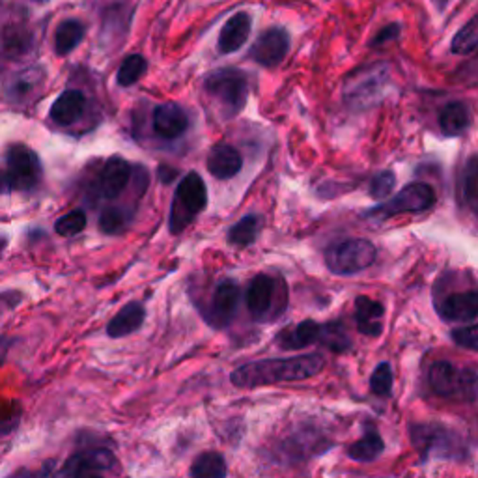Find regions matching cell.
<instances>
[{
    "mask_svg": "<svg viewBox=\"0 0 478 478\" xmlns=\"http://www.w3.org/2000/svg\"><path fill=\"white\" fill-rule=\"evenodd\" d=\"M323 366L325 361L318 354L295 355L288 359H262L237 366L230 374V381L237 388L305 381L318 376Z\"/></svg>",
    "mask_w": 478,
    "mask_h": 478,
    "instance_id": "6da1fadb",
    "label": "cell"
},
{
    "mask_svg": "<svg viewBox=\"0 0 478 478\" xmlns=\"http://www.w3.org/2000/svg\"><path fill=\"white\" fill-rule=\"evenodd\" d=\"M208 206V187L199 172H187L180 180L168 215V230L180 235Z\"/></svg>",
    "mask_w": 478,
    "mask_h": 478,
    "instance_id": "7a4b0ae2",
    "label": "cell"
},
{
    "mask_svg": "<svg viewBox=\"0 0 478 478\" xmlns=\"http://www.w3.org/2000/svg\"><path fill=\"white\" fill-rule=\"evenodd\" d=\"M204 90L219 108L225 120L235 118L243 111L249 99V79L243 72L225 68L206 77Z\"/></svg>",
    "mask_w": 478,
    "mask_h": 478,
    "instance_id": "3957f363",
    "label": "cell"
},
{
    "mask_svg": "<svg viewBox=\"0 0 478 478\" xmlns=\"http://www.w3.org/2000/svg\"><path fill=\"white\" fill-rule=\"evenodd\" d=\"M428 383L438 397L454 402H473L478 395V376L447 361L430 366Z\"/></svg>",
    "mask_w": 478,
    "mask_h": 478,
    "instance_id": "277c9868",
    "label": "cell"
},
{
    "mask_svg": "<svg viewBox=\"0 0 478 478\" xmlns=\"http://www.w3.org/2000/svg\"><path fill=\"white\" fill-rule=\"evenodd\" d=\"M4 189L32 192L43 180V166L36 151L25 144H12L4 156Z\"/></svg>",
    "mask_w": 478,
    "mask_h": 478,
    "instance_id": "5b68a950",
    "label": "cell"
},
{
    "mask_svg": "<svg viewBox=\"0 0 478 478\" xmlns=\"http://www.w3.org/2000/svg\"><path fill=\"white\" fill-rule=\"evenodd\" d=\"M378 249L368 239H347L328 249L325 266L338 277H352L371 268L376 262Z\"/></svg>",
    "mask_w": 478,
    "mask_h": 478,
    "instance_id": "8992f818",
    "label": "cell"
},
{
    "mask_svg": "<svg viewBox=\"0 0 478 478\" xmlns=\"http://www.w3.org/2000/svg\"><path fill=\"white\" fill-rule=\"evenodd\" d=\"M436 204V192L428 184H409L400 192H397L393 199L387 202L374 206L364 211V217L372 219H388V217L402 215V213H423L433 208Z\"/></svg>",
    "mask_w": 478,
    "mask_h": 478,
    "instance_id": "52a82bcc",
    "label": "cell"
},
{
    "mask_svg": "<svg viewBox=\"0 0 478 478\" xmlns=\"http://www.w3.org/2000/svg\"><path fill=\"white\" fill-rule=\"evenodd\" d=\"M118 464L116 456L108 448H89L75 452L58 471L60 476H98L115 469Z\"/></svg>",
    "mask_w": 478,
    "mask_h": 478,
    "instance_id": "ba28073f",
    "label": "cell"
},
{
    "mask_svg": "<svg viewBox=\"0 0 478 478\" xmlns=\"http://www.w3.org/2000/svg\"><path fill=\"white\" fill-rule=\"evenodd\" d=\"M239 307V286L235 280L225 278L217 285L211 295V305L208 309V321L215 329L228 328L235 318Z\"/></svg>",
    "mask_w": 478,
    "mask_h": 478,
    "instance_id": "9c48e42d",
    "label": "cell"
},
{
    "mask_svg": "<svg viewBox=\"0 0 478 478\" xmlns=\"http://www.w3.org/2000/svg\"><path fill=\"white\" fill-rule=\"evenodd\" d=\"M381 89V77L376 70L361 72L355 77H350L344 84V101L352 111H363L372 107L376 96Z\"/></svg>",
    "mask_w": 478,
    "mask_h": 478,
    "instance_id": "30bf717a",
    "label": "cell"
},
{
    "mask_svg": "<svg viewBox=\"0 0 478 478\" xmlns=\"http://www.w3.org/2000/svg\"><path fill=\"white\" fill-rule=\"evenodd\" d=\"M189 129V116L178 103H161L151 115V132L159 139L176 141Z\"/></svg>",
    "mask_w": 478,
    "mask_h": 478,
    "instance_id": "8fae6325",
    "label": "cell"
},
{
    "mask_svg": "<svg viewBox=\"0 0 478 478\" xmlns=\"http://www.w3.org/2000/svg\"><path fill=\"white\" fill-rule=\"evenodd\" d=\"M290 51V36L282 29H269L256 39L251 49L254 62L264 68H275L286 58Z\"/></svg>",
    "mask_w": 478,
    "mask_h": 478,
    "instance_id": "7c38bea8",
    "label": "cell"
},
{
    "mask_svg": "<svg viewBox=\"0 0 478 478\" xmlns=\"http://www.w3.org/2000/svg\"><path fill=\"white\" fill-rule=\"evenodd\" d=\"M277 288H278V285L273 280V277H269L266 273H260L251 280L245 301H247L249 314L256 321H269L271 320L269 312L275 305Z\"/></svg>",
    "mask_w": 478,
    "mask_h": 478,
    "instance_id": "4fadbf2b",
    "label": "cell"
},
{
    "mask_svg": "<svg viewBox=\"0 0 478 478\" xmlns=\"http://www.w3.org/2000/svg\"><path fill=\"white\" fill-rule=\"evenodd\" d=\"M133 166L129 165L122 158H111L105 161L101 172H99V192L101 197L115 201L127 189L129 182H132Z\"/></svg>",
    "mask_w": 478,
    "mask_h": 478,
    "instance_id": "5bb4252c",
    "label": "cell"
},
{
    "mask_svg": "<svg viewBox=\"0 0 478 478\" xmlns=\"http://www.w3.org/2000/svg\"><path fill=\"white\" fill-rule=\"evenodd\" d=\"M209 174L217 180H232L243 168V158L232 144L219 142L209 149L206 161Z\"/></svg>",
    "mask_w": 478,
    "mask_h": 478,
    "instance_id": "9a60e30c",
    "label": "cell"
},
{
    "mask_svg": "<svg viewBox=\"0 0 478 478\" xmlns=\"http://www.w3.org/2000/svg\"><path fill=\"white\" fill-rule=\"evenodd\" d=\"M249 36H251V17L249 13L239 12L225 23L219 34V41H217V49L223 55H232L245 46Z\"/></svg>",
    "mask_w": 478,
    "mask_h": 478,
    "instance_id": "2e32d148",
    "label": "cell"
},
{
    "mask_svg": "<svg viewBox=\"0 0 478 478\" xmlns=\"http://www.w3.org/2000/svg\"><path fill=\"white\" fill-rule=\"evenodd\" d=\"M146 320V309L142 303L132 301L124 305L116 316L107 323V335L111 338H124L137 333Z\"/></svg>",
    "mask_w": 478,
    "mask_h": 478,
    "instance_id": "e0dca14e",
    "label": "cell"
},
{
    "mask_svg": "<svg viewBox=\"0 0 478 478\" xmlns=\"http://www.w3.org/2000/svg\"><path fill=\"white\" fill-rule=\"evenodd\" d=\"M440 316L445 321H471L478 316V292H456L443 299Z\"/></svg>",
    "mask_w": 478,
    "mask_h": 478,
    "instance_id": "ac0fdd59",
    "label": "cell"
},
{
    "mask_svg": "<svg viewBox=\"0 0 478 478\" xmlns=\"http://www.w3.org/2000/svg\"><path fill=\"white\" fill-rule=\"evenodd\" d=\"M383 314L385 307L380 301L366 295H359L355 299V323L361 335L380 337L383 333Z\"/></svg>",
    "mask_w": 478,
    "mask_h": 478,
    "instance_id": "d6986e66",
    "label": "cell"
},
{
    "mask_svg": "<svg viewBox=\"0 0 478 478\" xmlns=\"http://www.w3.org/2000/svg\"><path fill=\"white\" fill-rule=\"evenodd\" d=\"M43 84V72L38 68H29L13 77L6 84V98L13 105H25L29 103Z\"/></svg>",
    "mask_w": 478,
    "mask_h": 478,
    "instance_id": "ffe728a7",
    "label": "cell"
},
{
    "mask_svg": "<svg viewBox=\"0 0 478 478\" xmlns=\"http://www.w3.org/2000/svg\"><path fill=\"white\" fill-rule=\"evenodd\" d=\"M321 323L314 320H303L290 329L280 331L275 338V344L282 350H303V347L320 342Z\"/></svg>",
    "mask_w": 478,
    "mask_h": 478,
    "instance_id": "44dd1931",
    "label": "cell"
},
{
    "mask_svg": "<svg viewBox=\"0 0 478 478\" xmlns=\"http://www.w3.org/2000/svg\"><path fill=\"white\" fill-rule=\"evenodd\" d=\"M84 108H86L84 94L79 90H66L51 105L49 116L55 124L68 127L73 125L84 115Z\"/></svg>",
    "mask_w": 478,
    "mask_h": 478,
    "instance_id": "7402d4cb",
    "label": "cell"
},
{
    "mask_svg": "<svg viewBox=\"0 0 478 478\" xmlns=\"http://www.w3.org/2000/svg\"><path fill=\"white\" fill-rule=\"evenodd\" d=\"M262 225H264L262 215L249 213L243 217V219H239L234 226H230L226 234V242L232 247L245 249L256 242L260 230H262Z\"/></svg>",
    "mask_w": 478,
    "mask_h": 478,
    "instance_id": "603a6c76",
    "label": "cell"
},
{
    "mask_svg": "<svg viewBox=\"0 0 478 478\" xmlns=\"http://www.w3.org/2000/svg\"><path fill=\"white\" fill-rule=\"evenodd\" d=\"M383 450H385V443L378 433V430L366 428L364 436L347 448V458L359 464H371L380 458Z\"/></svg>",
    "mask_w": 478,
    "mask_h": 478,
    "instance_id": "cb8c5ba5",
    "label": "cell"
},
{
    "mask_svg": "<svg viewBox=\"0 0 478 478\" xmlns=\"http://www.w3.org/2000/svg\"><path fill=\"white\" fill-rule=\"evenodd\" d=\"M471 124V113L469 108L460 103V101H452L448 105H445V108L440 115V125H441V132L448 137H458L462 135L465 129Z\"/></svg>",
    "mask_w": 478,
    "mask_h": 478,
    "instance_id": "d4e9b609",
    "label": "cell"
},
{
    "mask_svg": "<svg viewBox=\"0 0 478 478\" xmlns=\"http://www.w3.org/2000/svg\"><path fill=\"white\" fill-rule=\"evenodd\" d=\"M228 474L225 456L219 452H204L192 462L189 476L192 478H225Z\"/></svg>",
    "mask_w": 478,
    "mask_h": 478,
    "instance_id": "484cf974",
    "label": "cell"
},
{
    "mask_svg": "<svg viewBox=\"0 0 478 478\" xmlns=\"http://www.w3.org/2000/svg\"><path fill=\"white\" fill-rule=\"evenodd\" d=\"M84 38V25L81 21L75 19H68L60 23V27L56 29V38H55V51L60 56H66L70 55L79 43Z\"/></svg>",
    "mask_w": 478,
    "mask_h": 478,
    "instance_id": "4316f807",
    "label": "cell"
},
{
    "mask_svg": "<svg viewBox=\"0 0 478 478\" xmlns=\"http://www.w3.org/2000/svg\"><path fill=\"white\" fill-rule=\"evenodd\" d=\"M321 346L329 347L333 354H347L352 350V338L346 331V325L342 321H329L321 323Z\"/></svg>",
    "mask_w": 478,
    "mask_h": 478,
    "instance_id": "83f0119b",
    "label": "cell"
},
{
    "mask_svg": "<svg viewBox=\"0 0 478 478\" xmlns=\"http://www.w3.org/2000/svg\"><path fill=\"white\" fill-rule=\"evenodd\" d=\"M133 219L132 209H124L118 206H108L99 215V230L105 235H120L127 230L129 223Z\"/></svg>",
    "mask_w": 478,
    "mask_h": 478,
    "instance_id": "f1b7e54d",
    "label": "cell"
},
{
    "mask_svg": "<svg viewBox=\"0 0 478 478\" xmlns=\"http://www.w3.org/2000/svg\"><path fill=\"white\" fill-rule=\"evenodd\" d=\"M146 72H148L146 58L141 55H129L122 62V66L116 73V81L122 89H129V86H133L135 82H139Z\"/></svg>",
    "mask_w": 478,
    "mask_h": 478,
    "instance_id": "f546056e",
    "label": "cell"
},
{
    "mask_svg": "<svg viewBox=\"0 0 478 478\" xmlns=\"http://www.w3.org/2000/svg\"><path fill=\"white\" fill-rule=\"evenodd\" d=\"M478 47V13L469 19L452 39V53L467 55Z\"/></svg>",
    "mask_w": 478,
    "mask_h": 478,
    "instance_id": "4dcf8cb0",
    "label": "cell"
},
{
    "mask_svg": "<svg viewBox=\"0 0 478 478\" xmlns=\"http://www.w3.org/2000/svg\"><path fill=\"white\" fill-rule=\"evenodd\" d=\"M464 201L478 217V156L469 159L464 172Z\"/></svg>",
    "mask_w": 478,
    "mask_h": 478,
    "instance_id": "1f68e13d",
    "label": "cell"
},
{
    "mask_svg": "<svg viewBox=\"0 0 478 478\" xmlns=\"http://www.w3.org/2000/svg\"><path fill=\"white\" fill-rule=\"evenodd\" d=\"M86 225H89V217H86V211L82 209H73L66 215H62L60 219L55 223V232L62 237H73L81 234Z\"/></svg>",
    "mask_w": 478,
    "mask_h": 478,
    "instance_id": "d6a6232c",
    "label": "cell"
},
{
    "mask_svg": "<svg viewBox=\"0 0 478 478\" xmlns=\"http://www.w3.org/2000/svg\"><path fill=\"white\" fill-rule=\"evenodd\" d=\"M393 368L388 363H380L371 376V390L376 397L387 398L393 393Z\"/></svg>",
    "mask_w": 478,
    "mask_h": 478,
    "instance_id": "836d02e7",
    "label": "cell"
},
{
    "mask_svg": "<svg viewBox=\"0 0 478 478\" xmlns=\"http://www.w3.org/2000/svg\"><path fill=\"white\" fill-rule=\"evenodd\" d=\"M397 185V176L393 170H381L372 178L371 185H368V194L376 201H385L388 199V194L395 191Z\"/></svg>",
    "mask_w": 478,
    "mask_h": 478,
    "instance_id": "e575fe53",
    "label": "cell"
},
{
    "mask_svg": "<svg viewBox=\"0 0 478 478\" xmlns=\"http://www.w3.org/2000/svg\"><path fill=\"white\" fill-rule=\"evenodd\" d=\"M452 340L462 347H467V350L478 352V323L452 331Z\"/></svg>",
    "mask_w": 478,
    "mask_h": 478,
    "instance_id": "d590c367",
    "label": "cell"
},
{
    "mask_svg": "<svg viewBox=\"0 0 478 478\" xmlns=\"http://www.w3.org/2000/svg\"><path fill=\"white\" fill-rule=\"evenodd\" d=\"M398 34H400V27L398 25H388V27H385V29H381L378 34H376V38L372 39V46H383V43H387V41H390V39H395V38H398Z\"/></svg>",
    "mask_w": 478,
    "mask_h": 478,
    "instance_id": "8d00e7d4",
    "label": "cell"
}]
</instances>
